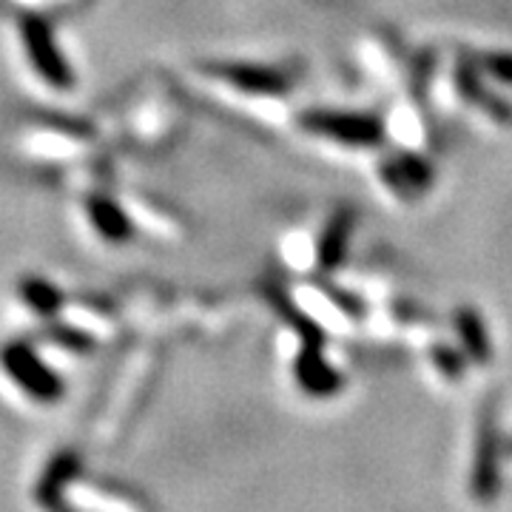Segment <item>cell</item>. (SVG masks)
Returning <instances> with one entry per match:
<instances>
[{"mask_svg": "<svg viewBox=\"0 0 512 512\" xmlns=\"http://www.w3.org/2000/svg\"><path fill=\"white\" fill-rule=\"evenodd\" d=\"M458 80V92L464 94L473 106L478 109H484L493 120L498 123H512V106L504 100V97H498L493 94L484 83H481V77H478V66H470V63H461L456 72Z\"/></svg>", "mask_w": 512, "mask_h": 512, "instance_id": "30bf717a", "label": "cell"}, {"mask_svg": "<svg viewBox=\"0 0 512 512\" xmlns=\"http://www.w3.org/2000/svg\"><path fill=\"white\" fill-rule=\"evenodd\" d=\"M18 32L29 66L35 69L37 77L55 92H72L77 74L57 43L55 23L40 12H23L18 18Z\"/></svg>", "mask_w": 512, "mask_h": 512, "instance_id": "6da1fadb", "label": "cell"}, {"mask_svg": "<svg viewBox=\"0 0 512 512\" xmlns=\"http://www.w3.org/2000/svg\"><path fill=\"white\" fill-rule=\"evenodd\" d=\"M476 66L495 77L498 83H512V55L507 52H484L476 57Z\"/></svg>", "mask_w": 512, "mask_h": 512, "instance_id": "5bb4252c", "label": "cell"}, {"mask_svg": "<svg viewBox=\"0 0 512 512\" xmlns=\"http://www.w3.org/2000/svg\"><path fill=\"white\" fill-rule=\"evenodd\" d=\"M208 72L251 94H285L293 86L291 74L262 63H208Z\"/></svg>", "mask_w": 512, "mask_h": 512, "instance_id": "5b68a950", "label": "cell"}, {"mask_svg": "<svg viewBox=\"0 0 512 512\" xmlns=\"http://www.w3.org/2000/svg\"><path fill=\"white\" fill-rule=\"evenodd\" d=\"M456 330L461 345H464V353L478 365H487L493 356V345H490L487 325H484L481 313L473 311L470 305H461L456 311Z\"/></svg>", "mask_w": 512, "mask_h": 512, "instance_id": "7c38bea8", "label": "cell"}, {"mask_svg": "<svg viewBox=\"0 0 512 512\" xmlns=\"http://www.w3.org/2000/svg\"><path fill=\"white\" fill-rule=\"evenodd\" d=\"M86 211H89V222L94 231L109 245H123L134 237V225L126 217V211L106 194H92L86 200Z\"/></svg>", "mask_w": 512, "mask_h": 512, "instance_id": "52a82bcc", "label": "cell"}, {"mask_svg": "<svg viewBox=\"0 0 512 512\" xmlns=\"http://www.w3.org/2000/svg\"><path fill=\"white\" fill-rule=\"evenodd\" d=\"M46 333H49V339H52L55 345H60V348H66V350H74V353H86V350L94 345L92 339H89L83 330L66 328V325H52Z\"/></svg>", "mask_w": 512, "mask_h": 512, "instance_id": "9a60e30c", "label": "cell"}, {"mask_svg": "<svg viewBox=\"0 0 512 512\" xmlns=\"http://www.w3.org/2000/svg\"><path fill=\"white\" fill-rule=\"evenodd\" d=\"M0 367L9 376V382L26 393L35 404H57L66 393V384L57 376V370L43 356L29 339H12L0 350Z\"/></svg>", "mask_w": 512, "mask_h": 512, "instance_id": "7a4b0ae2", "label": "cell"}, {"mask_svg": "<svg viewBox=\"0 0 512 512\" xmlns=\"http://www.w3.org/2000/svg\"><path fill=\"white\" fill-rule=\"evenodd\" d=\"M293 373H296V382L302 384V390L311 393V396H319V399H328V396L339 393L345 387V379L325 362L322 348H305L302 345V353L296 356Z\"/></svg>", "mask_w": 512, "mask_h": 512, "instance_id": "8992f818", "label": "cell"}, {"mask_svg": "<svg viewBox=\"0 0 512 512\" xmlns=\"http://www.w3.org/2000/svg\"><path fill=\"white\" fill-rule=\"evenodd\" d=\"M18 296L20 302L35 313L37 319H43V322L57 319V313L63 308V293H60V288H57L52 279H46V276H23L18 282Z\"/></svg>", "mask_w": 512, "mask_h": 512, "instance_id": "8fae6325", "label": "cell"}, {"mask_svg": "<svg viewBox=\"0 0 512 512\" xmlns=\"http://www.w3.org/2000/svg\"><path fill=\"white\" fill-rule=\"evenodd\" d=\"M430 359H433V365L439 367L441 376H447L450 382H458L461 376H464V356L458 353L456 348H450V345H436V348L430 350Z\"/></svg>", "mask_w": 512, "mask_h": 512, "instance_id": "4fadbf2b", "label": "cell"}, {"mask_svg": "<svg viewBox=\"0 0 512 512\" xmlns=\"http://www.w3.org/2000/svg\"><path fill=\"white\" fill-rule=\"evenodd\" d=\"M350 231H353V211L350 208H339L330 222L325 225L322 237H319V245H316V254H319V265L325 271H336L345 256H348L350 245Z\"/></svg>", "mask_w": 512, "mask_h": 512, "instance_id": "9c48e42d", "label": "cell"}, {"mask_svg": "<svg viewBox=\"0 0 512 512\" xmlns=\"http://www.w3.org/2000/svg\"><path fill=\"white\" fill-rule=\"evenodd\" d=\"M302 128L336 143H345V146H379L384 137L382 120L373 114H359V111H305Z\"/></svg>", "mask_w": 512, "mask_h": 512, "instance_id": "3957f363", "label": "cell"}, {"mask_svg": "<svg viewBox=\"0 0 512 512\" xmlns=\"http://www.w3.org/2000/svg\"><path fill=\"white\" fill-rule=\"evenodd\" d=\"M384 183H390L402 197H416L433 183V168L416 154H399L382 165Z\"/></svg>", "mask_w": 512, "mask_h": 512, "instance_id": "ba28073f", "label": "cell"}, {"mask_svg": "<svg viewBox=\"0 0 512 512\" xmlns=\"http://www.w3.org/2000/svg\"><path fill=\"white\" fill-rule=\"evenodd\" d=\"M501 490V436L495 424L493 407H487L478 421L476 436V458H473V473H470V493L476 501L490 504Z\"/></svg>", "mask_w": 512, "mask_h": 512, "instance_id": "277c9868", "label": "cell"}]
</instances>
